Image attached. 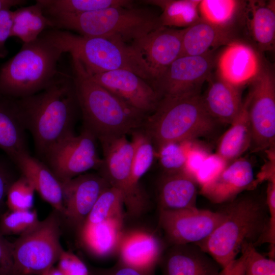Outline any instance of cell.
<instances>
[{"instance_id":"obj_33","label":"cell","mask_w":275,"mask_h":275,"mask_svg":"<svg viewBox=\"0 0 275 275\" xmlns=\"http://www.w3.org/2000/svg\"><path fill=\"white\" fill-rule=\"evenodd\" d=\"M123 205L121 193L111 186L99 196L83 225H95L110 218H122Z\"/></svg>"},{"instance_id":"obj_45","label":"cell","mask_w":275,"mask_h":275,"mask_svg":"<svg viewBox=\"0 0 275 275\" xmlns=\"http://www.w3.org/2000/svg\"><path fill=\"white\" fill-rule=\"evenodd\" d=\"M245 263V255L242 252L241 256L222 269L219 275H243Z\"/></svg>"},{"instance_id":"obj_47","label":"cell","mask_w":275,"mask_h":275,"mask_svg":"<svg viewBox=\"0 0 275 275\" xmlns=\"http://www.w3.org/2000/svg\"><path fill=\"white\" fill-rule=\"evenodd\" d=\"M42 275H64V273L59 269L56 268L53 266L45 271Z\"/></svg>"},{"instance_id":"obj_17","label":"cell","mask_w":275,"mask_h":275,"mask_svg":"<svg viewBox=\"0 0 275 275\" xmlns=\"http://www.w3.org/2000/svg\"><path fill=\"white\" fill-rule=\"evenodd\" d=\"M260 53L249 44L235 41L226 45L216 58V74L229 84L241 88L250 84L261 68Z\"/></svg>"},{"instance_id":"obj_2","label":"cell","mask_w":275,"mask_h":275,"mask_svg":"<svg viewBox=\"0 0 275 275\" xmlns=\"http://www.w3.org/2000/svg\"><path fill=\"white\" fill-rule=\"evenodd\" d=\"M221 210L226 218L205 240L195 243L222 267L236 259L246 243L255 247L266 243L269 213L266 198L238 196Z\"/></svg>"},{"instance_id":"obj_24","label":"cell","mask_w":275,"mask_h":275,"mask_svg":"<svg viewBox=\"0 0 275 275\" xmlns=\"http://www.w3.org/2000/svg\"><path fill=\"white\" fill-rule=\"evenodd\" d=\"M25 130L15 99L0 94V149L10 160L29 152Z\"/></svg>"},{"instance_id":"obj_44","label":"cell","mask_w":275,"mask_h":275,"mask_svg":"<svg viewBox=\"0 0 275 275\" xmlns=\"http://www.w3.org/2000/svg\"><path fill=\"white\" fill-rule=\"evenodd\" d=\"M13 23V11L5 10L0 11V57L6 56L7 50L5 43L11 37Z\"/></svg>"},{"instance_id":"obj_5","label":"cell","mask_w":275,"mask_h":275,"mask_svg":"<svg viewBox=\"0 0 275 275\" xmlns=\"http://www.w3.org/2000/svg\"><path fill=\"white\" fill-rule=\"evenodd\" d=\"M217 123L206 111L200 93H191L161 98L142 128L156 151L168 143L210 135Z\"/></svg>"},{"instance_id":"obj_27","label":"cell","mask_w":275,"mask_h":275,"mask_svg":"<svg viewBox=\"0 0 275 275\" xmlns=\"http://www.w3.org/2000/svg\"><path fill=\"white\" fill-rule=\"evenodd\" d=\"M162 252L158 240L152 235L134 233L123 241L121 261L134 267L153 269Z\"/></svg>"},{"instance_id":"obj_19","label":"cell","mask_w":275,"mask_h":275,"mask_svg":"<svg viewBox=\"0 0 275 275\" xmlns=\"http://www.w3.org/2000/svg\"><path fill=\"white\" fill-rule=\"evenodd\" d=\"M158 262L161 275H219L222 269L195 243L170 245Z\"/></svg>"},{"instance_id":"obj_29","label":"cell","mask_w":275,"mask_h":275,"mask_svg":"<svg viewBox=\"0 0 275 275\" xmlns=\"http://www.w3.org/2000/svg\"><path fill=\"white\" fill-rule=\"evenodd\" d=\"M121 219L113 218L95 225H83L80 229L83 243L94 254H108L118 243Z\"/></svg>"},{"instance_id":"obj_7","label":"cell","mask_w":275,"mask_h":275,"mask_svg":"<svg viewBox=\"0 0 275 275\" xmlns=\"http://www.w3.org/2000/svg\"><path fill=\"white\" fill-rule=\"evenodd\" d=\"M48 31L65 53L76 58L90 75L125 69L150 84L153 82L145 62L131 44L111 38L82 36L67 31Z\"/></svg>"},{"instance_id":"obj_43","label":"cell","mask_w":275,"mask_h":275,"mask_svg":"<svg viewBox=\"0 0 275 275\" xmlns=\"http://www.w3.org/2000/svg\"><path fill=\"white\" fill-rule=\"evenodd\" d=\"M13 243L7 240L0 232V275H12Z\"/></svg>"},{"instance_id":"obj_42","label":"cell","mask_w":275,"mask_h":275,"mask_svg":"<svg viewBox=\"0 0 275 275\" xmlns=\"http://www.w3.org/2000/svg\"><path fill=\"white\" fill-rule=\"evenodd\" d=\"M210 154L201 147L191 144L187 154L184 171L196 177V174Z\"/></svg>"},{"instance_id":"obj_34","label":"cell","mask_w":275,"mask_h":275,"mask_svg":"<svg viewBox=\"0 0 275 275\" xmlns=\"http://www.w3.org/2000/svg\"><path fill=\"white\" fill-rule=\"evenodd\" d=\"M36 210H7L0 216V232L4 235H21L39 223Z\"/></svg>"},{"instance_id":"obj_11","label":"cell","mask_w":275,"mask_h":275,"mask_svg":"<svg viewBox=\"0 0 275 275\" xmlns=\"http://www.w3.org/2000/svg\"><path fill=\"white\" fill-rule=\"evenodd\" d=\"M96 138L85 129L78 135H70L53 145L43 161L61 182L93 169H99L102 159L98 154Z\"/></svg>"},{"instance_id":"obj_15","label":"cell","mask_w":275,"mask_h":275,"mask_svg":"<svg viewBox=\"0 0 275 275\" xmlns=\"http://www.w3.org/2000/svg\"><path fill=\"white\" fill-rule=\"evenodd\" d=\"M61 184L65 208L62 219L80 230L99 196L111 185L95 174H83Z\"/></svg>"},{"instance_id":"obj_18","label":"cell","mask_w":275,"mask_h":275,"mask_svg":"<svg viewBox=\"0 0 275 275\" xmlns=\"http://www.w3.org/2000/svg\"><path fill=\"white\" fill-rule=\"evenodd\" d=\"M200 186V194L212 203L230 202L242 191L256 187L252 165L248 159L239 157Z\"/></svg>"},{"instance_id":"obj_6","label":"cell","mask_w":275,"mask_h":275,"mask_svg":"<svg viewBox=\"0 0 275 275\" xmlns=\"http://www.w3.org/2000/svg\"><path fill=\"white\" fill-rule=\"evenodd\" d=\"M47 17L51 29L129 44L161 26L158 15L148 9L135 6L112 7L81 14Z\"/></svg>"},{"instance_id":"obj_23","label":"cell","mask_w":275,"mask_h":275,"mask_svg":"<svg viewBox=\"0 0 275 275\" xmlns=\"http://www.w3.org/2000/svg\"><path fill=\"white\" fill-rule=\"evenodd\" d=\"M247 32L250 44L260 53L272 51L275 44L274 1H248Z\"/></svg>"},{"instance_id":"obj_39","label":"cell","mask_w":275,"mask_h":275,"mask_svg":"<svg viewBox=\"0 0 275 275\" xmlns=\"http://www.w3.org/2000/svg\"><path fill=\"white\" fill-rule=\"evenodd\" d=\"M0 156V216L5 212L6 208V197L11 184L19 177L13 169L14 164Z\"/></svg>"},{"instance_id":"obj_9","label":"cell","mask_w":275,"mask_h":275,"mask_svg":"<svg viewBox=\"0 0 275 275\" xmlns=\"http://www.w3.org/2000/svg\"><path fill=\"white\" fill-rule=\"evenodd\" d=\"M250 85L246 98L252 132L250 148L256 152L274 149L275 74L274 68L263 59Z\"/></svg>"},{"instance_id":"obj_37","label":"cell","mask_w":275,"mask_h":275,"mask_svg":"<svg viewBox=\"0 0 275 275\" xmlns=\"http://www.w3.org/2000/svg\"><path fill=\"white\" fill-rule=\"evenodd\" d=\"M242 252L245 255L243 275H275L274 260L265 257L252 244H245Z\"/></svg>"},{"instance_id":"obj_40","label":"cell","mask_w":275,"mask_h":275,"mask_svg":"<svg viewBox=\"0 0 275 275\" xmlns=\"http://www.w3.org/2000/svg\"><path fill=\"white\" fill-rule=\"evenodd\" d=\"M266 202L269 213V225L266 242L269 243V258L275 256V179L268 181Z\"/></svg>"},{"instance_id":"obj_36","label":"cell","mask_w":275,"mask_h":275,"mask_svg":"<svg viewBox=\"0 0 275 275\" xmlns=\"http://www.w3.org/2000/svg\"><path fill=\"white\" fill-rule=\"evenodd\" d=\"M191 144V141L170 143L156 151L164 172L184 170L187 152Z\"/></svg>"},{"instance_id":"obj_28","label":"cell","mask_w":275,"mask_h":275,"mask_svg":"<svg viewBox=\"0 0 275 275\" xmlns=\"http://www.w3.org/2000/svg\"><path fill=\"white\" fill-rule=\"evenodd\" d=\"M201 0H147L144 3L159 7L161 26L186 29L201 18L199 5Z\"/></svg>"},{"instance_id":"obj_1","label":"cell","mask_w":275,"mask_h":275,"mask_svg":"<svg viewBox=\"0 0 275 275\" xmlns=\"http://www.w3.org/2000/svg\"><path fill=\"white\" fill-rule=\"evenodd\" d=\"M15 100L41 160L53 145L74 134L73 128L79 107L72 76L61 72L44 90Z\"/></svg>"},{"instance_id":"obj_25","label":"cell","mask_w":275,"mask_h":275,"mask_svg":"<svg viewBox=\"0 0 275 275\" xmlns=\"http://www.w3.org/2000/svg\"><path fill=\"white\" fill-rule=\"evenodd\" d=\"M233 42L235 40L229 33L201 18L184 29L179 57L203 55L213 51L212 48L226 46Z\"/></svg>"},{"instance_id":"obj_3","label":"cell","mask_w":275,"mask_h":275,"mask_svg":"<svg viewBox=\"0 0 275 275\" xmlns=\"http://www.w3.org/2000/svg\"><path fill=\"white\" fill-rule=\"evenodd\" d=\"M76 97L85 128L97 139L126 136L142 128L147 115L93 80L71 57Z\"/></svg>"},{"instance_id":"obj_26","label":"cell","mask_w":275,"mask_h":275,"mask_svg":"<svg viewBox=\"0 0 275 275\" xmlns=\"http://www.w3.org/2000/svg\"><path fill=\"white\" fill-rule=\"evenodd\" d=\"M248 101L246 97L239 114L222 137L217 153L229 164L250 148L252 132L248 114Z\"/></svg>"},{"instance_id":"obj_10","label":"cell","mask_w":275,"mask_h":275,"mask_svg":"<svg viewBox=\"0 0 275 275\" xmlns=\"http://www.w3.org/2000/svg\"><path fill=\"white\" fill-rule=\"evenodd\" d=\"M99 141L103 155L100 174L121 193L128 213L133 216L140 214L145 207L146 197L141 186L136 185L132 179V142L125 135Z\"/></svg>"},{"instance_id":"obj_22","label":"cell","mask_w":275,"mask_h":275,"mask_svg":"<svg viewBox=\"0 0 275 275\" xmlns=\"http://www.w3.org/2000/svg\"><path fill=\"white\" fill-rule=\"evenodd\" d=\"M209 86L202 96L204 105L210 116L217 123L231 124L243 104L241 88L235 87L212 75L208 80Z\"/></svg>"},{"instance_id":"obj_30","label":"cell","mask_w":275,"mask_h":275,"mask_svg":"<svg viewBox=\"0 0 275 275\" xmlns=\"http://www.w3.org/2000/svg\"><path fill=\"white\" fill-rule=\"evenodd\" d=\"M51 29L49 19L41 7L36 4L20 7L13 11L11 37L20 39L23 43L36 39L44 31Z\"/></svg>"},{"instance_id":"obj_14","label":"cell","mask_w":275,"mask_h":275,"mask_svg":"<svg viewBox=\"0 0 275 275\" xmlns=\"http://www.w3.org/2000/svg\"><path fill=\"white\" fill-rule=\"evenodd\" d=\"M94 81L147 116L156 109L161 98L148 81L127 70L90 75Z\"/></svg>"},{"instance_id":"obj_8","label":"cell","mask_w":275,"mask_h":275,"mask_svg":"<svg viewBox=\"0 0 275 275\" xmlns=\"http://www.w3.org/2000/svg\"><path fill=\"white\" fill-rule=\"evenodd\" d=\"M61 219L53 210L13 243L12 275H42L59 261L64 251L60 242Z\"/></svg>"},{"instance_id":"obj_41","label":"cell","mask_w":275,"mask_h":275,"mask_svg":"<svg viewBox=\"0 0 275 275\" xmlns=\"http://www.w3.org/2000/svg\"><path fill=\"white\" fill-rule=\"evenodd\" d=\"M92 273L94 275H154L152 269L134 267L122 261L108 268H94Z\"/></svg>"},{"instance_id":"obj_12","label":"cell","mask_w":275,"mask_h":275,"mask_svg":"<svg viewBox=\"0 0 275 275\" xmlns=\"http://www.w3.org/2000/svg\"><path fill=\"white\" fill-rule=\"evenodd\" d=\"M222 210L197 207L159 210V224L169 245L197 243L205 240L225 219Z\"/></svg>"},{"instance_id":"obj_35","label":"cell","mask_w":275,"mask_h":275,"mask_svg":"<svg viewBox=\"0 0 275 275\" xmlns=\"http://www.w3.org/2000/svg\"><path fill=\"white\" fill-rule=\"evenodd\" d=\"M35 189L32 183L20 174L10 186L6 197V206L10 210L32 209Z\"/></svg>"},{"instance_id":"obj_4","label":"cell","mask_w":275,"mask_h":275,"mask_svg":"<svg viewBox=\"0 0 275 275\" xmlns=\"http://www.w3.org/2000/svg\"><path fill=\"white\" fill-rule=\"evenodd\" d=\"M48 29L20 49L0 68V94L18 99L44 90L58 77V62L64 53Z\"/></svg>"},{"instance_id":"obj_20","label":"cell","mask_w":275,"mask_h":275,"mask_svg":"<svg viewBox=\"0 0 275 275\" xmlns=\"http://www.w3.org/2000/svg\"><path fill=\"white\" fill-rule=\"evenodd\" d=\"M20 174L27 178L41 197L63 218L65 213L61 182L42 160L29 152L16 155L11 160Z\"/></svg>"},{"instance_id":"obj_16","label":"cell","mask_w":275,"mask_h":275,"mask_svg":"<svg viewBox=\"0 0 275 275\" xmlns=\"http://www.w3.org/2000/svg\"><path fill=\"white\" fill-rule=\"evenodd\" d=\"M184 29L160 26L131 43L145 62L152 83L179 57Z\"/></svg>"},{"instance_id":"obj_31","label":"cell","mask_w":275,"mask_h":275,"mask_svg":"<svg viewBox=\"0 0 275 275\" xmlns=\"http://www.w3.org/2000/svg\"><path fill=\"white\" fill-rule=\"evenodd\" d=\"M46 16L78 14L112 7H133L129 0H37Z\"/></svg>"},{"instance_id":"obj_46","label":"cell","mask_w":275,"mask_h":275,"mask_svg":"<svg viewBox=\"0 0 275 275\" xmlns=\"http://www.w3.org/2000/svg\"><path fill=\"white\" fill-rule=\"evenodd\" d=\"M25 0H0V11L5 10H10L16 6L22 7L27 3Z\"/></svg>"},{"instance_id":"obj_32","label":"cell","mask_w":275,"mask_h":275,"mask_svg":"<svg viewBox=\"0 0 275 275\" xmlns=\"http://www.w3.org/2000/svg\"><path fill=\"white\" fill-rule=\"evenodd\" d=\"M131 134V141L134 148L131 177L133 183L140 186V180L151 167L156 151L152 141L143 129L136 130Z\"/></svg>"},{"instance_id":"obj_21","label":"cell","mask_w":275,"mask_h":275,"mask_svg":"<svg viewBox=\"0 0 275 275\" xmlns=\"http://www.w3.org/2000/svg\"><path fill=\"white\" fill-rule=\"evenodd\" d=\"M199 185L196 177L184 170L164 172L158 185L159 210L196 208Z\"/></svg>"},{"instance_id":"obj_13","label":"cell","mask_w":275,"mask_h":275,"mask_svg":"<svg viewBox=\"0 0 275 275\" xmlns=\"http://www.w3.org/2000/svg\"><path fill=\"white\" fill-rule=\"evenodd\" d=\"M216 58L212 51L198 56L176 59L152 86L160 98L200 93L212 75Z\"/></svg>"},{"instance_id":"obj_38","label":"cell","mask_w":275,"mask_h":275,"mask_svg":"<svg viewBox=\"0 0 275 275\" xmlns=\"http://www.w3.org/2000/svg\"><path fill=\"white\" fill-rule=\"evenodd\" d=\"M228 163L217 153L210 154L196 174L199 185L210 181L218 175L228 166Z\"/></svg>"}]
</instances>
